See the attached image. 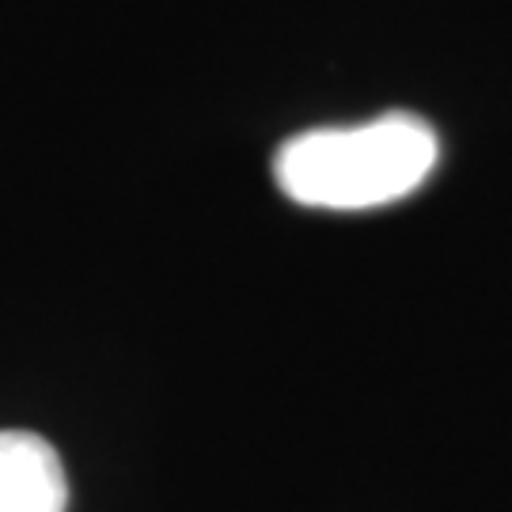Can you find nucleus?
Wrapping results in <instances>:
<instances>
[{
  "instance_id": "obj_1",
  "label": "nucleus",
  "mask_w": 512,
  "mask_h": 512,
  "mask_svg": "<svg viewBox=\"0 0 512 512\" xmlns=\"http://www.w3.org/2000/svg\"><path fill=\"white\" fill-rule=\"evenodd\" d=\"M440 160L437 129L418 114H384L365 126L308 129L277 148L274 179L311 209H376L414 194Z\"/></svg>"
},
{
  "instance_id": "obj_2",
  "label": "nucleus",
  "mask_w": 512,
  "mask_h": 512,
  "mask_svg": "<svg viewBox=\"0 0 512 512\" xmlns=\"http://www.w3.org/2000/svg\"><path fill=\"white\" fill-rule=\"evenodd\" d=\"M69 478L57 448L27 429H0V512H65Z\"/></svg>"
}]
</instances>
